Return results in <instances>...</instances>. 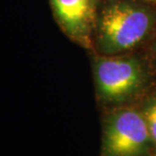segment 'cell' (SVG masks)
<instances>
[{
  "mask_svg": "<svg viewBox=\"0 0 156 156\" xmlns=\"http://www.w3.org/2000/svg\"><path fill=\"white\" fill-rule=\"evenodd\" d=\"M153 24V14L144 6L111 3L102 10L96 25L98 48L107 55L131 51L145 41Z\"/></svg>",
  "mask_w": 156,
  "mask_h": 156,
  "instance_id": "cell-1",
  "label": "cell"
},
{
  "mask_svg": "<svg viewBox=\"0 0 156 156\" xmlns=\"http://www.w3.org/2000/svg\"><path fill=\"white\" fill-rule=\"evenodd\" d=\"M94 78L99 101L112 107L133 100L148 82L147 71L139 59L115 55L96 58Z\"/></svg>",
  "mask_w": 156,
  "mask_h": 156,
  "instance_id": "cell-2",
  "label": "cell"
},
{
  "mask_svg": "<svg viewBox=\"0 0 156 156\" xmlns=\"http://www.w3.org/2000/svg\"><path fill=\"white\" fill-rule=\"evenodd\" d=\"M153 144L141 109L117 106L103 123L100 156H152Z\"/></svg>",
  "mask_w": 156,
  "mask_h": 156,
  "instance_id": "cell-3",
  "label": "cell"
},
{
  "mask_svg": "<svg viewBox=\"0 0 156 156\" xmlns=\"http://www.w3.org/2000/svg\"><path fill=\"white\" fill-rule=\"evenodd\" d=\"M52 14L62 32L73 41L90 48L95 25V0H48Z\"/></svg>",
  "mask_w": 156,
  "mask_h": 156,
  "instance_id": "cell-4",
  "label": "cell"
},
{
  "mask_svg": "<svg viewBox=\"0 0 156 156\" xmlns=\"http://www.w3.org/2000/svg\"><path fill=\"white\" fill-rule=\"evenodd\" d=\"M141 110L144 114L145 120L151 135L152 144H153L152 156H156V93L151 96L150 99H148L143 109H141Z\"/></svg>",
  "mask_w": 156,
  "mask_h": 156,
  "instance_id": "cell-5",
  "label": "cell"
},
{
  "mask_svg": "<svg viewBox=\"0 0 156 156\" xmlns=\"http://www.w3.org/2000/svg\"><path fill=\"white\" fill-rule=\"evenodd\" d=\"M146 1H156V0H146Z\"/></svg>",
  "mask_w": 156,
  "mask_h": 156,
  "instance_id": "cell-6",
  "label": "cell"
}]
</instances>
